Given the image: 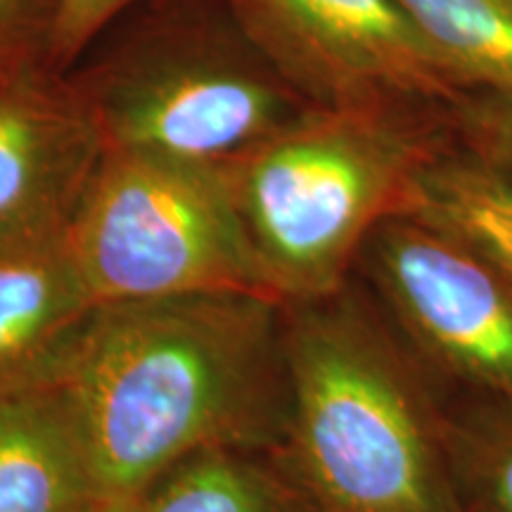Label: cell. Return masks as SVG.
Listing matches in <instances>:
<instances>
[{
	"label": "cell",
	"instance_id": "obj_16",
	"mask_svg": "<svg viewBox=\"0 0 512 512\" xmlns=\"http://www.w3.org/2000/svg\"><path fill=\"white\" fill-rule=\"evenodd\" d=\"M140 0H60L48 41V64L64 72L76 57Z\"/></svg>",
	"mask_w": 512,
	"mask_h": 512
},
{
	"label": "cell",
	"instance_id": "obj_4",
	"mask_svg": "<svg viewBox=\"0 0 512 512\" xmlns=\"http://www.w3.org/2000/svg\"><path fill=\"white\" fill-rule=\"evenodd\" d=\"M230 8V5H228ZM107 150L226 169L306 107L230 10L143 31L74 79Z\"/></svg>",
	"mask_w": 512,
	"mask_h": 512
},
{
	"label": "cell",
	"instance_id": "obj_3",
	"mask_svg": "<svg viewBox=\"0 0 512 512\" xmlns=\"http://www.w3.org/2000/svg\"><path fill=\"white\" fill-rule=\"evenodd\" d=\"M463 117L311 105L226 166L268 292L299 304L342 290L363 242L403 214L422 169Z\"/></svg>",
	"mask_w": 512,
	"mask_h": 512
},
{
	"label": "cell",
	"instance_id": "obj_8",
	"mask_svg": "<svg viewBox=\"0 0 512 512\" xmlns=\"http://www.w3.org/2000/svg\"><path fill=\"white\" fill-rule=\"evenodd\" d=\"M105 155L74 79L48 62L0 76V252L67 238Z\"/></svg>",
	"mask_w": 512,
	"mask_h": 512
},
{
	"label": "cell",
	"instance_id": "obj_6",
	"mask_svg": "<svg viewBox=\"0 0 512 512\" xmlns=\"http://www.w3.org/2000/svg\"><path fill=\"white\" fill-rule=\"evenodd\" d=\"M354 275L444 399L512 403V275L489 254L399 214L368 235Z\"/></svg>",
	"mask_w": 512,
	"mask_h": 512
},
{
	"label": "cell",
	"instance_id": "obj_5",
	"mask_svg": "<svg viewBox=\"0 0 512 512\" xmlns=\"http://www.w3.org/2000/svg\"><path fill=\"white\" fill-rule=\"evenodd\" d=\"M67 245L98 304L202 292L273 297L226 171L214 166L107 150Z\"/></svg>",
	"mask_w": 512,
	"mask_h": 512
},
{
	"label": "cell",
	"instance_id": "obj_17",
	"mask_svg": "<svg viewBox=\"0 0 512 512\" xmlns=\"http://www.w3.org/2000/svg\"><path fill=\"white\" fill-rule=\"evenodd\" d=\"M81 512H138L136 498H117V496H98L86 505Z\"/></svg>",
	"mask_w": 512,
	"mask_h": 512
},
{
	"label": "cell",
	"instance_id": "obj_9",
	"mask_svg": "<svg viewBox=\"0 0 512 512\" xmlns=\"http://www.w3.org/2000/svg\"><path fill=\"white\" fill-rule=\"evenodd\" d=\"M98 306L67 238L0 252V396L57 387Z\"/></svg>",
	"mask_w": 512,
	"mask_h": 512
},
{
	"label": "cell",
	"instance_id": "obj_12",
	"mask_svg": "<svg viewBox=\"0 0 512 512\" xmlns=\"http://www.w3.org/2000/svg\"><path fill=\"white\" fill-rule=\"evenodd\" d=\"M138 512H325L280 451L207 448L159 475Z\"/></svg>",
	"mask_w": 512,
	"mask_h": 512
},
{
	"label": "cell",
	"instance_id": "obj_11",
	"mask_svg": "<svg viewBox=\"0 0 512 512\" xmlns=\"http://www.w3.org/2000/svg\"><path fill=\"white\" fill-rule=\"evenodd\" d=\"M98 496L62 389L0 396V512H81Z\"/></svg>",
	"mask_w": 512,
	"mask_h": 512
},
{
	"label": "cell",
	"instance_id": "obj_2",
	"mask_svg": "<svg viewBox=\"0 0 512 512\" xmlns=\"http://www.w3.org/2000/svg\"><path fill=\"white\" fill-rule=\"evenodd\" d=\"M290 427L280 448L325 512H463L446 403L366 287L285 304Z\"/></svg>",
	"mask_w": 512,
	"mask_h": 512
},
{
	"label": "cell",
	"instance_id": "obj_10",
	"mask_svg": "<svg viewBox=\"0 0 512 512\" xmlns=\"http://www.w3.org/2000/svg\"><path fill=\"white\" fill-rule=\"evenodd\" d=\"M403 214L470 240L512 275V110L491 102L460 121Z\"/></svg>",
	"mask_w": 512,
	"mask_h": 512
},
{
	"label": "cell",
	"instance_id": "obj_1",
	"mask_svg": "<svg viewBox=\"0 0 512 512\" xmlns=\"http://www.w3.org/2000/svg\"><path fill=\"white\" fill-rule=\"evenodd\" d=\"M57 387L100 496L138 498L207 448L280 451L290 427L285 304L256 292L100 304Z\"/></svg>",
	"mask_w": 512,
	"mask_h": 512
},
{
	"label": "cell",
	"instance_id": "obj_15",
	"mask_svg": "<svg viewBox=\"0 0 512 512\" xmlns=\"http://www.w3.org/2000/svg\"><path fill=\"white\" fill-rule=\"evenodd\" d=\"M60 0H0V76L48 62V41Z\"/></svg>",
	"mask_w": 512,
	"mask_h": 512
},
{
	"label": "cell",
	"instance_id": "obj_7",
	"mask_svg": "<svg viewBox=\"0 0 512 512\" xmlns=\"http://www.w3.org/2000/svg\"><path fill=\"white\" fill-rule=\"evenodd\" d=\"M278 74L313 107L463 117L482 107L396 0H228Z\"/></svg>",
	"mask_w": 512,
	"mask_h": 512
},
{
	"label": "cell",
	"instance_id": "obj_14",
	"mask_svg": "<svg viewBox=\"0 0 512 512\" xmlns=\"http://www.w3.org/2000/svg\"><path fill=\"white\" fill-rule=\"evenodd\" d=\"M446 453L463 512H512V403L444 399Z\"/></svg>",
	"mask_w": 512,
	"mask_h": 512
},
{
	"label": "cell",
	"instance_id": "obj_13",
	"mask_svg": "<svg viewBox=\"0 0 512 512\" xmlns=\"http://www.w3.org/2000/svg\"><path fill=\"white\" fill-rule=\"evenodd\" d=\"M479 98L512 110V0H396Z\"/></svg>",
	"mask_w": 512,
	"mask_h": 512
}]
</instances>
